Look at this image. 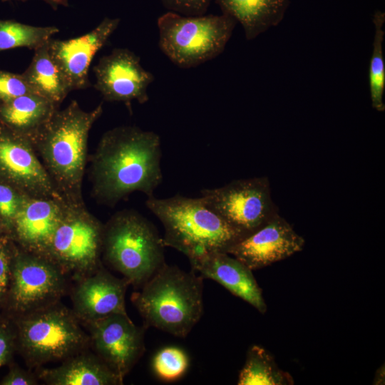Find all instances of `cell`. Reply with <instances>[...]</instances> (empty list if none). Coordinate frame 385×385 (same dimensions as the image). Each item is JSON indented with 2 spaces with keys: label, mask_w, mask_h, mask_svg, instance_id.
<instances>
[{
  "label": "cell",
  "mask_w": 385,
  "mask_h": 385,
  "mask_svg": "<svg viewBox=\"0 0 385 385\" xmlns=\"http://www.w3.org/2000/svg\"><path fill=\"white\" fill-rule=\"evenodd\" d=\"M74 280L71 309L81 324L114 314H127L125 297L130 284L125 279L115 277L101 265Z\"/></svg>",
  "instance_id": "14"
},
{
  "label": "cell",
  "mask_w": 385,
  "mask_h": 385,
  "mask_svg": "<svg viewBox=\"0 0 385 385\" xmlns=\"http://www.w3.org/2000/svg\"><path fill=\"white\" fill-rule=\"evenodd\" d=\"M59 32L54 26H35L0 19V52L19 47L36 50Z\"/></svg>",
  "instance_id": "24"
},
{
  "label": "cell",
  "mask_w": 385,
  "mask_h": 385,
  "mask_svg": "<svg viewBox=\"0 0 385 385\" xmlns=\"http://www.w3.org/2000/svg\"><path fill=\"white\" fill-rule=\"evenodd\" d=\"M304 238L278 213L263 226L240 240L227 253L255 270L301 251Z\"/></svg>",
  "instance_id": "15"
},
{
  "label": "cell",
  "mask_w": 385,
  "mask_h": 385,
  "mask_svg": "<svg viewBox=\"0 0 385 385\" xmlns=\"http://www.w3.org/2000/svg\"><path fill=\"white\" fill-rule=\"evenodd\" d=\"M103 225L83 205L66 204L43 256L75 279L102 264Z\"/></svg>",
  "instance_id": "8"
},
{
  "label": "cell",
  "mask_w": 385,
  "mask_h": 385,
  "mask_svg": "<svg viewBox=\"0 0 385 385\" xmlns=\"http://www.w3.org/2000/svg\"><path fill=\"white\" fill-rule=\"evenodd\" d=\"M95 354L122 380L145 351L147 327L135 325L127 314H114L84 324Z\"/></svg>",
  "instance_id": "11"
},
{
  "label": "cell",
  "mask_w": 385,
  "mask_h": 385,
  "mask_svg": "<svg viewBox=\"0 0 385 385\" xmlns=\"http://www.w3.org/2000/svg\"><path fill=\"white\" fill-rule=\"evenodd\" d=\"M0 175L26 197L64 201L55 188L31 140L3 125H0Z\"/></svg>",
  "instance_id": "12"
},
{
  "label": "cell",
  "mask_w": 385,
  "mask_h": 385,
  "mask_svg": "<svg viewBox=\"0 0 385 385\" xmlns=\"http://www.w3.org/2000/svg\"><path fill=\"white\" fill-rule=\"evenodd\" d=\"M38 377L36 373L21 369H14L3 379V385H36Z\"/></svg>",
  "instance_id": "31"
},
{
  "label": "cell",
  "mask_w": 385,
  "mask_h": 385,
  "mask_svg": "<svg viewBox=\"0 0 385 385\" xmlns=\"http://www.w3.org/2000/svg\"><path fill=\"white\" fill-rule=\"evenodd\" d=\"M145 205L163 226L165 246L182 252L190 262L213 252H227L245 238L200 197L152 195L148 197Z\"/></svg>",
  "instance_id": "3"
},
{
  "label": "cell",
  "mask_w": 385,
  "mask_h": 385,
  "mask_svg": "<svg viewBox=\"0 0 385 385\" xmlns=\"http://www.w3.org/2000/svg\"><path fill=\"white\" fill-rule=\"evenodd\" d=\"M372 20L375 31L369 71L370 97L372 107L379 112H384L385 110L383 98L385 89V64L383 54L384 12L376 11Z\"/></svg>",
  "instance_id": "25"
},
{
  "label": "cell",
  "mask_w": 385,
  "mask_h": 385,
  "mask_svg": "<svg viewBox=\"0 0 385 385\" xmlns=\"http://www.w3.org/2000/svg\"><path fill=\"white\" fill-rule=\"evenodd\" d=\"M222 14L242 25L245 38L252 40L283 19L290 0H215Z\"/></svg>",
  "instance_id": "21"
},
{
  "label": "cell",
  "mask_w": 385,
  "mask_h": 385,
  "mask_svg": "<svg viewBox=\"0 0 385 385\" xmlns=\"http://www.w3.org/2000/svg\"><path fill=\"white\" fill-rule=\"evenodd\" d=\"M27 197L11 186L0 183V216L12 225L16 214Z\"/></svg>",
  "instance_id": "28"
},
{
  "label": "cell",
  "mask_w": 385,
  "mask_h": 385,
  "mask_svg": "<svg viewBox=\"0 0 385 385\" xmlns=\"http://www.w3.org/2000/svg\"><path fill=\"white\" fill-rule=\"evenodd\" d=\"M58 106L39 95L28 93L0 103V123L31 140Z\"/></svg>",
  "instance_id": "20"
},
{
  "label": "cell",
  "mask_w": 385,
  "mask_h": 385,
  "mask_svg": "<svg viewBox=\"0 0 385 385\" xmlns=\"http://www.w3.org/2000/svg\"><path fill=\"white\" fill-rule=\"evenodd\" d=\"M203 279L192 270L165 262L132 294L131 302L147 328L183 338L203 314Z\"/></svg>",
  "instance_id": "4"
},
{
  "label": "cell",
  "mask_w": 385,
  "mask_h": 385,
  "mask_svg": "<svg viewBox=\"0 0 385 385\" xmlns=\"http://www.w3.org/2000/svg\"><path fill=\"white\" fill-rule=\"evenodd\" d=\"M67 274L46 257L24 250L14 254L9 290L18 317L58 302L68 291Z\"/></svg>",
  "instance_id": "10"
},
{
  "label": "cell",
  "mask_w": 385,
  "mask_h": 385,
  "mask_svg": "<svg viewBox=\"0 0 385 385\" xmlns=\"http://www.w3.org/2000/svg\"><path fill=\"white\" fill-rule=\"evenodd\" d=\"M66 203L53 198L27 197L12 227L23 250L43 255L61 222Z\"/></svg>",
  "instance_id": "18"
},
{
  "label": "cell",
  "mask_w": 385,
  "mask_h": 385,
  "mask_svg": "<svg viewBox=\"0 0 385 385\" xmlns=\"http://www.w3.org/2000/svg\"><path fill=\"white\" fill-rule=\"evenodd\" d=\"M47 43L34 50L31 63L21 74L36 94L59 106L71 89L51 57Z\"/></svg>",
  "instance_id": "22"
},
{
  "label": "cell",
  "mask_w": 385,
  "mask_h": 385,
  "mask_svg": "<svg viewBox=\"0 0 385 385\" xmlns=\"http://www.w3.org/2000/svg\"><path fill=\"white\" fill-rule=\"evenodd\" d=\"M96 89L110 102L124 103L130 109L134 100L146 103L153 75L143 68L140 58L127 48H115L93 67Z\"/></svg>",
  "instance_id": "13"
},
{
  "label": "cell",
  "mask_w": 385,
  "mask_h": 385,
  "mask_svg": "<svg viewBox=\"0 0 385 385\" xmlns=\"http://www.w3.org/2000/svg\"><path fill=\"white\" fill-rule=\"evenodd\" d=\"M189 359L186 353L176 346L160 349L154 356L153 368L162 380L172 381L180 378L186 371Z\"/></svg>",
  "instance_id": "26"
},
{
  "label": "cell",
  "mask_w": 385,
  "mask_h": 385,
  "mask_svg": "<svg viewBox=\"0 0 385 385\" xmlns=\"http://www.w3.org/2000/svg\"><path fill=\"white\" fill-rule=\"evenodd\" d=\"M170 10L184 16H200L205 14L211 0H160Z\"/></svg>",
  "instance_id": "29"
},
{
  "label": "cell",
  "mask_w": 385,
  "mask_h": 385,
  "mask_svg": "<svg viewBox=\"0 0 385 385\" xmlns=\"http://www.w3.org/2000/svg\"><path fill=\"white\" fill-rule=\"evenodd\" d=\"M119 19L106 17L95 29L81 36L67 40L51 38L48 51L64 74L71 91L90 86L88 70L91 61L117 29Z\"/></svg>",
  "instance_id": "16"
},
{
  "label": "cell",
  "mask_w": 385,
  "mask_h": 385,
  "mask_svg": "<svg viewBox=\"0 0 385 385\" xmlns=\"http://www.w3.org/2000/svg\"><path fill=\"white\" fill-rule=\"evenodd\" d=\"M103 113L100 104L91 111L76 101L57 109L31 140L52 183L69 205H83L81 187L90 130Z\"/></svg>",
  "instance_id": "2"
},
{
  "label": "cell",
  "mask_w": 385,
  "mask_h": 385,
  "mask_svg": "<svg viewBox=\"0 0 385 385\" xmlns=\"http://www.w3.org/2000/svg\"><path fill=\"white\" fill-rule=\"evenodd\" d=\"M160 136L135 126H120L102 136L92 158L93 194L113 206L133 192L148 197L163 180Z\"/></svg>",
  "instance_id": "1"
},
{
  "label": "cell",
  "mask_w": 385,
  "mask_h": 385,
  "mask_svg": "<svg viewBox=\"0 0 385 385\" xmlns=\"http://www.w3.org/2000/svg\"><path fill=\"white\" fill-rule=\"evenodd\" d=\"M38 379L49 385H121L123 384L111 369L88 349L62 361L54 368L36 369Z\"/></svg>",
  "instance_id": "19"
},
{
  "label": "cell",
  "mask_w": 385,
  "mask_h": 385,
  "mask_svg": "<svg viewBox=\"0 0 385 385\" xmlns=\"http://www.w3.org/2000/svg\"><path fill=\"white\" fill-rule=\"evenodd\" d=\"M293 382L292 376L278 367L266 349L258 345L250 347L239 374L238 385H287Z\"/></svg>",
  "instance_id": "23"
},
{
  "label": "cell",
  "mask_w": 385,
  "mask_h": 385,
  "mask_svg": "<svg viewBox=\"0 0 385 385\" xmlns=\"http://www.w3.org/2000/svg\"><path fill=\"white\" fill-rule=\"evenodd\" d=\"M14 337L4 324H0V367L9 359L13 348Z\"/></svg>",
  "instance_id": "32"
},
{
  "label": "cell",
  "mask_w": 385,
  "mask_h": 385,
  "mask_svg": "<svg viewBox=\"0 0 385 385\" xmlns=\"http://www.w3.org/2000/svg\"><path fill=\"white\" fill-rule=\"evenodd\" d=\"M205 205L245 237L277 212L267 177L232 180L220 188L202 189Z\"/></svg>",
  "instance_id": "9"
},
{
  "label": "cell",
  "mask_w": 385,
  "mask_h": 385,
  "mask_svg": "<svg viewBox=\"0 0 385 385\" xmlns=\"http://www.w3.org/2000/svg\"><path fill=\"white\" fill-rule=\"evenodd\" d=\"M2 1H11V0H1ZM25 1L28 0H16ZM48 4L53 9H57L60 6L67 7L68 6V0H41Z\"/></svg>",
  "instance_id": "33"
},
{
  "label": "cell",
  "mask_w": 385,
  "mask_h": 385,
  "mask_svg": "<svg viewBox=\"0 0 385 385\" xmlns=\"http://www.w3.org/2000/svg\"><path fill=\"white\" fill-rule=\"evenodd\" d=\"M28 93H35L22 74L0 70V103Z\"/></svg>",
  "instance_id": "27"
},
{
  "label": "cell",
  "mask_w": 385,
  "mask_h": 385,
  "mask_svg": "<svg viewBox=\"0 0 385 385\" xmlns=\"http://www.w3.org/2000/svg\"><path fill=\"white\" fill-rule=\"evenodd\" d=\"M382 377L384 378V366H381L376 373V377L374 380V384H381L382 381H384V379H382Z\"/></svg>",
  "instance_id": "34"
},
{
  "label": "cell",
  "mask_w": 385,
  "mask_h": 385,
  "mask_svg": "<svg viewBox=\"0 0 385 385\" xmlns=\"http://www.w3.org/2000/svg\"><path fill=\"white\" fill-rule=\"evenodd\" d=\"M14 255L6 244L0 241V304L9 293Z\"/></svg>",
  "instance_id": "30"
},
{
  "label": "cell",
  "mask_w": 385,
  "mask_h": 385,
  "mask_svg": "<svg viewBox=\"0 0 385 385\" xmlns=\"http://www.w3.org/2000/svg\"><path fill=\"white\" fill-rule=\"evenodd\" d=\"M192 270L204 279H212L232 294L249 303L261 314L267 311L262 289L250 270L227 252H213L190 262Z\"/></svg>",
  "instance_id": "17"
},
{
  "label": "cell",
  "mask_w": 385,
  "mask_h": 385,
  "mask_svg": "<svg viewBox=\"0 0 385 385\" xmlns=\"http://www.w3.org/2000/svg\"><path fill=\"white\" fill-rule=\"evenodd\" d=\"M237 21L230 16H184L168 11L158 19V45L175 65L189 68L224 51Z\"/></svg>",
  "instance_id": "7"
},
{
  "label": "cell",
  "mask_w": 385,
  "mask_h": 385,
  "mask_svg": "<svg viewBox=\"0 0 385 385\" xmlns=\"http://www.w3.org/2000/svg\"><path fill=\"white\" fill-rule=\"evenodd\" d=\"M165 247L155 226L136 211L118 212L103 225L104 261L137 289L165 263Z\"/></svg>",
  "instance_id": "5"
},
{
  "label": "cell",
  "mask_w": 385,
  "mask_h": 385,
  "mask_svg": "<svg viewBox=\"0 0 385 385\" xmlns=\"http://www.w3.org/2000/svg\"><path fill=\"white\" fill-rule=\"evenodd\" d=\"M16 324L19 347L31 369L61 362L91 346L90 336L61 302L19 317Z\"/></svg>",
  "instance_id": "6"
}]
</instances>
